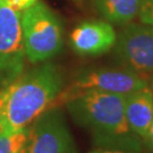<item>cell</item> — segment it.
I'll use <instances>...</instances> for the list:
<instances>
[{
    "instance_id": "obj_12",
    "label": "cell",
    "mask_w": 153,
    "mask_h": 153,
    "mask_svg": "<svg viewBox=\"0 0 153 153\" xmlns=\"http://www.w3.org/2000/svg\"><path fill=\"white\" fill-rule=\"evenodd\" d=\"M137 17L140 23L153 25V0H143Z\"/></svg>"
},
{
    "instance_id": "obj_13",
    "label": "cell",
    "mask_w": 153,
    "mask_h": 153,
    "mask_svg": "<svg viewBox=\"0 0 153 153\" xmlns=\"http://www.w3.org/2000/svg\"><path fill=\"white\" fill-rule=\"evenodd\" d=\"M9 2L16 10L23 11L24 9L33 6L35 2H38V0H9Z\"/></svg>"
},
{
    "instance_id": "obj_14",
    "label": "cell",
    "mask_w": 153,
    "mask_h": 153,
    "mask_svg": "<svg viewBox=\"0 0 153 153\" xmlns=\"http://www.w3.org/2000/svg\"><path fill=\"white\" fill-rule=\"evenodd\" d=\"M8 91H9V85L6 86V88H0V118H1V114H2V109H4V105H5V101L8 95ZM1 131V128H0Z\"/></svg>"
},
{
    "instance_id": "obj_4",
    "label": "cell",
    "mask_w": 153,
    "mask_h": 153,
    "mask_svg": "<svg viewBox=\"0 0 153 153\" xmlns=\"http://www.w3.org/2000/svg\"><path fill=\"white\" fill-rule=\"evenodd\" d=\"M149 86V81L124 67H88L81 69L73 82L62 90L57 101L68 99L88 91L117 93L126 95Z\"/></svg>"
},
{
    "instance_id": "obj_18",
    "label": "cell",
    "mask_w": 153,
    "mask_h": 153,
    "mask_svg": "<svg viewBox=\"0 0 153 153\" xmlns=\"http://www.w3.org/2000/svg\"><path fill=\"white\" fill-rule=\"evenodd\" d=\"M2 1H4V0H0V4H1V2H2Z\"/></svg>"
},
{
    "instance_id": "obj_8",
    "label": "cell",
    "mask_w": 153,
    "mask_h": 153,
    "mask_svg": "<svg viewBox=\"0 0 153 153\" xmlns=\"http://www.w3.org/2000/svg\"><path fill=\"white\" fill-rule=\"evenodd\" d=\"M117 32L108 21H85L78 24L69 35L73 51L81 57H99L114 49Z\"/></svg>"
},
{
    "instance_id": "obj_9",
    "label": "cell",
    "mask_w": 153,
    "mask_h": 153,
    "mask_svg": "<svg viewBox=\"0 0 153 153\" xmlns=\"http://www.w3.org/2000/svg\"><path fill=\"white\" fill-rule=\"evenodd\" d=\"M124 107L129 128L145 143L153 121V91L150 85L126 94Z\"/></svg>"
},
{
    "instance_id": "obj_3",
    "label": "cell",
    "mask_w": 153,
    "mask_h": 153,
    "mask_svg": "<svg viewBox=\"0 0 153 153\" xmlns=\"http://www.w3.org/2000/svg\"><path fill=\"white\" fill-rule=\"evenodd\" d=\"M23 42L30 62H45L64 45V27L59 17L43 2H35L21 14Z\"/></svg>"
},
{
    "instance_id": "obj_2",
    "label": "cell",
    "mask_w": 153,
    "mask_h": 153,
    "mask_svg": "<svg viewBox=\"0 0 153 153\" xmlns=\"http://www.w3.org/2000/svg\"><path fill=\"white\" fill-rule=\"evenodd\" d=\"M65 88V75L59 66L45 62L22 74L9 85L0 118V128L15 133L26 128L57 101Z\"/></svg>"
},
{
    "instance_id": "obj_15",
    "label": "cell",
    "mask_w": 153,
    "mask_h": 153,
    "mask_svg": "<svg viewBox=\"0 0 153 153\" xmlns=\"http://www.w3.org/2000/svg\"><path fill=\"white\" fill-rule=\"evenodd\" d=\"M88 153H138L137 151H125V150H105V149H97Z\"/></svg>"
},
{
    "instance_id": "obj_16",
    "label": "cell",
    "mask_w": 153,
    "mask_h": 153,
    "mask_svg": "<svg viewBox=\"0 0 153 153\" xmlns=\"http://www.w3.org/2000/svg\"><path fill=\"white\" fill-rule=\"evenodd\" d=\"M145 144L148 145L150 150L153 152V121L150 128H149V133H148V136H146V140H145Z\"/></svg>"
},
{
    "instance_id": "obj_11",
    "label": "cell",
    "mask_w": 153,
    "mask_h": 153,
    "mask_svg": "<svg viewBox=\"0 0 153 153\" xmlns=\"http://www.w3.org/2000/svg\"><path fill=\"white\" fill-rule=\"evenodd\" d=\"M27 138V127L15 133L0 131V153H21Z\"/></svg>"
},
{
    "instance_id": "obj_1",
    "label": "cell",
    "mask_w": 153,
    "mask_h": 153,
    "mask_svg": "<svg viewBox=\"0 0 153 153\" xmlns=\"http://www.w3.org/2000/svg\"><path fill=\"white\" fill-rule=\"evenodd\" d=\"M124 103L125 95L99 91L83 92L65 102L73 120L88 131L98 149L140 152L144 142L127 124Z\"/></svg>"
},
{
    "instance_id": "obj_10",
    "label": "cell",
    "mask_w": 153,
    "mask_h": 153,
    "mask_svg": "<svg viewBox=\"0 0 153 153\" xmlns=\"http://www.w3.org/2000/svg\"><path fill=\"white\" fill-rule=\"evenodd\" d=\"M143 0H93L97 10L112 25L131 23L137 17Z\"/></svg>"
},
{
    "instance_id": "obj_17",
    "label": "cell",
    "mask_w": 153,
    "mask_h": 153,
    "mask_svg": "<svg viewBox=\"0 0 153 153\" xmlns=\"http://www.w3.org/2000/svg\"><path fill=\"white\" fill-rule=\"evenodd\" d=\"M150 88H151V90L153 91V75H152V77H151V86H150Z\"/></svg>"
},
{
    "instance_id": "obj_6",
    "label": "cell",
    "mask_w": 153,
    "mask_h": 153,
    "mask_svg": "<svg viewBox=\"0 0 153 153\" xmlns=\"http://www.w3.org/2000/svg\"><path fill=\"white\" fill-rule=\"evenodd\" d=\"M25 58L21 14L9 0H4L0 4V88L22 75Z\"/></svg>"
},
{
    "instance_id": "obj_7",
    "label": "cell",
    "mask_w": 153,
    "mask_h": 153,
    "mask_svg": "<svg viewBox=\"0 0 153 153\" xmlns=\"http://www.w3.org/2000/svg\"><path fill=\"white\" fill-rule=\"evenodd\" d=\"M114 55L120 67L149 81L153 75V25L143 23L124 25L117 34Z\"/></svg>"
},
{
    "instance_id": "obj_5",
    "label": "cell",
    "mask_w": 153,
    "mask_h": 153,
    "mask_svg": "<svg viewBox=\"0 0 153 153\" xmlns=\"http://www.w3.org/2000/svg\"><path fill=\"white\" fill-rule=\"evenodd\" d=\"M21 153H77L59 108L50 107L27 126V138Z\"/></svg>"
}]
</instances>
